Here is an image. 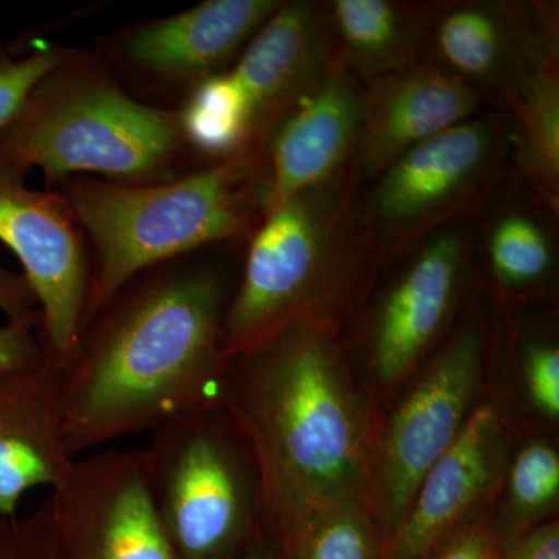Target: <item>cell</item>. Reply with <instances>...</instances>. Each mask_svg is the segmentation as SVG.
<instances>
[{
    "label": "cell",
    "instance_id": "cell-1",
    "mask_svg": "<svg viewBox=\"0 0 559 559\" xmlns=\"http://www.w3.org/2000/svg\"><path fill=\"white\" fill-rule=\"evenodd\" d=\"M193 255L142 272L84 326L62 371V430L73 459L224 406L223 325L237 283Z\"/></svg>",
    "mask_w": 559,
    "mask_h": 559
},
{
    "label": "cell",
    "instance_id": "cell-2",
    "mask_svg": "<svg viewBox=\"0 0 559 559\" xmlns=\"http://www.w3.org/2000/svg\"><path fill=\"white\" fill-rule=\"evenodd\" d=\"M224 407L255 460L277 546L320 511L366 500L380 404L340 334L293 326L234 356Z\"/></svg>",
    "mask_w": 559,
    "mask_h": 559
},
{
    "label": "cell",
    "instance_id": "cell-3",
    "mask_svg": "<svg viewBox=\"0 0 559 559\" xmlns=\"http://www.w3.org/2000/svg\"><path fill=\"white\" fill-rule=\"evenodd\" d=\"M358 186L345 170L264 213L224 316L229 359L293 326L340 334L382 255Z\"/></svg>",
    "mask_w": 559,
    "mask_h": 559
},
{
    "label": "cell",
    "instance_id": "cell-4",
    "mask_svg": "<svg viewBox=\"0 0 559 559\" xmlns=\"http://www.w3.org/2000/svg\"><path fill=\"white\" fill-rule=\"evenodd\" d=\"M259 168L260 153L245 151L165 182H68L61 194L94 253L83 329L142 272L242 237L261 212Z\"/></svg>",
    "mask_w": 559,
    "mask_h": 559
},
{
    "label": "cell",
    "instance_id": "cell-5",
    "mask_svg": "<svg viewBox=\"0 0 559 559\" xmlns=\"http://www.w3.org/2000/svg\"><path fill=\"white\" fill-rule=\"evenodd\" d=\"M186 145L179 109L135 100L91 57L70 51L0 131V165L47 183L95 173L128 186L165 182Z\"/></svg>",
    "mask_w": 559,
    "mask_h": 559
},
{
    "label": "cell",
    "instance_id": "cell-6",
    "mask_svg": "<svg viewBox=\"0 0 559 559\" xmlns=\"http://www.w3.org/2000/svg\"><path fill=\"white\" fill-rule=\"evenodd\" d=\"M178 559H240L264 533L259 471L226 407L173 418L140 450Z\"/></svg>",
    "mask_w": 559,
    "mask_h": 559
},
{
    "label": "cell",
    "instance_id": "cell-7",
    "mask_svg": "<svg viewBox=\"0 0 559 559\" xmlns=\"http://www.w3.org/2000/svg\"><path fill=\"white\" fill-rule=\"evenodd\" d=\"M487 367V320L476 301L381 415L366 503L382 535L399 524L419 481L479 406Z\"/></svg>",
    "mask_w": 559,
    "mask_h": 559
},
{
    "label": "cell",
    "instance_id": "cell-8",
    "mask_svg": "<svg viewBox=\"0 0 559 559\" xmlns=\"http://www.w3.org/2000/svg\"><path fill=\"white\" fill-rule=\"evenodd\" d=\"M510 148V124L477 114L401 154L362 204L381 248L401 250L476 209L502 179Z\"/></svg>",
    "mask_w": 559,
    "mask_h": 559
},
{
    "label": "cell",
    "instance_id": "cell-9",
    "mask_svg": "<svg viewBox=\"0 0 559 559\" xmlns=\"http://www.w3.org/2000/svg\"><path fill=\"white\" fill-rule=\"evenodd\" d=\"M469 234L447 224L406 260L371 301L362 378L378 404L395 400L451 329L466 288Z\"/></svg>",
    "mask_w": 559,
    "mask_h": 559
},
{
    "label": "cell",
    "instance_id": "cell-10",
    "mask_svg": "<svg viewBox=\"0 0 559 559\" xmlns=\"http://www.w3.org/2000/svg\"><path fill=\"white\" fill-rule=\"evenodd\" d=\"M24 178L0 165V241L21 260L39 305L36 334L51 366L64 371L83 333L91 257L66 198L31 190Z\"/></svg>",
    "mask_w": 559,
    "mask_h": 559
},
{
    "label": "cell",
    "instance_id": "cell-11",
    "mask_svg": "<svg viewBox=\"0 0 559 559\" xmlns=\"http://www.w3.org/2000/svg\"><path fill=\"white\" fill-rule=\"evenodd\" d=\"M49 506L64 559H178L151 500L140 450L75 459Z\"/></svg>",
    "mask_w": 559,
    "mask_h": 559
},
{
    "label": "cell",
    "instance_id": "cell-12",
    "mask_svg": "<svg viewBox=\"0 0 559 559\" xmlns=\"http://www.w3.org/2000/svg\"><path fill=\"white\" fill-rule=\"evenodd\" d=\"M421 13L432 60L503 108L536 69L558 58L557 20L538 3L455 2Z\"/></svg>",
    "mask_w": 559,
    "mask_h": 559
},
{
    "label": "cell",
    "instance_id": "cell-13",
    "mask_svg": "<svg viewBox=\"0 0 559 559\" xmlns=\"http://www.w3.org/2000/svg\"><path fill=\"white\" fill-rule=\"evenodd\" d=\"M513 433L480 401L454 444L425 474L409 507L382 543V559H425L463 525L495 507L513 452Z\"/></svg>",
    "mask_w": 559,
    "mask_h": 559
},
{
    "label": "cell",
    "instance_id": "cell-14",
    "mask_svg": "<svg viewBox=\"0 0 559 559\" xmlns=\"http://www.w3.org/2000/svg\"><path fill=\"white\" fill-rule=\"evenodd\" d=\"M362 110V84L334 64L280 116L260 148L261 215L348 170Z\"/></svg>",
    "mask_w": 559,
    "mask_h": 559
},
{
    "label": "cell",
    "instance_id": "cell-15",
    "mask_svg": "<svg viewBox=\"0 0 559 559\" xmlns=\"http://www.w3.org/2000/svg\"><path fill=\"white\" fill-rule=\"evenodd\" d=\"M480 103L476 91L432 58L364 84L349 175L358 183L377 179L407 150L477 116Z\"/></svg>",
    "mask_w": 559,
    "mask_h": 559
},
{
    "label": "cell",
    "instance_id": "cell-16",
    "mask_svg": "<svg viewBox=\"0 0 559 559\" xmlns=\"http://www.w3.org/2000/svg\"><path fill=\"white\" fill-rule=\"evenodd\" d=\"M334 53L329 5L280 3L230 70L248 105L250 150L260 151L280 116L336 64Z\"/></svg>",
    "mask_w": 559,
    "mask_h": 559
},
{
    "label": "cell",
    "instance_id": "cell-17",
    "mask_svg": "<svg viewBox=\"0 0 559 559\" xmlns=\"http://www.w3.org/2000/svg\"><path fill=\"white\" fill-rule=\"evenodd\" d=\"M277 0H207L143 22L128 32L121 55L150 79L190 91L223 68L278 9Z\"/></svg>",
    "mask_w": 559,
    "mask_h": 559
},
{
    "label": "cell",
    "instance_id": "cell-18",
    "mask_svg": "<svg viewBox=\"0 0 559 559\" xmlns=\"http://www.w3.org/2000/svg\"><path fill=\"white\" fill-rule=\"evenodd\" d=\"M62 371L51 364L0 374V518L36 487H60L75 459L62 430Z\"/></svg>",
    "mask_w": 559,
    "mask_h": 559
},
{
    "label": "cell",
    "instance_id": "cell-19",
    "mask_svg": "<svg viewBox=\"0 0 559 559\" xmlns=\"http://www.w3.org/2000/svg\"><path fill=\"white\" fill-rule=\"evenodd\" d=\"M326 5L334 60L362 86L417 64L429 50L421 10L390 0H334Z\"/></svg>",
    "mask_w": 559,
    "mask_h": 559
},
{
    "label": "cell",
    "instance_id": "cell-20",
    "mask_svg": "<svg viewBox=\"0 0 559 559\" xmlns=\"http://www.w3.org/2000/svg\"><path fill=\"white\" fill-rule=\"evenodd\" d=\"M513 436H551L559 425V344L554 330L530 323L511 330L489 399Z\"/></svg>",
    "mask_w": 559,
    "mask_h": 559
},
{
    "label": "cell",
    "instance_id": "cell-21",
    "mask_svg": "<svg viewBox=\"0 0 559 559\" xmlns=\"http://www.w3.org/2000/svg\"><path fill=\"white\" fill-rule=\"evenodd\" d=\"M510 130L514 164L521 175L557 209L559 197L558 58L544 62L514 98Z\"/></svg>",
    "mask_w": 559,
    "mask_h": 559
},
{
    "label": "cell",
    "instance_id": "cell-22",
    "mask_svg": "<svg viewBox=\"0 0 559 559\" xmlns=\"http://www.w3.org/2000/svg\"><path fill=\"white\" fill-rule=\"evenodd\" d=\"M559 507V451L554 436L525 437L513 448L491 510L500 544L554 521Z\"/></svg>",
    "mask_w": 559,
    "mask_h": 559
},
{
    "label": "cell",
    "instance_id": "cell-23",
    "mask_svg": "<svg viewBox=\"0 0 559 559\" xmlns=\"http://www.w3.org/2000/svg\"><path fill=\"white\" fill-rule=\"evenodd\" d=\"M487 252L492 283L506 299L540 296L554 282L549 235L527 212L509 210L498 216L489 231Z\"/></svg>",
    "mask_w": 559,
    "mask_h": 559
},
{
    "label": "cell",
    "instance_id": "cell-24",
    "mask_svg": "<svg viewBox=\"0 0 559 559\" xmlns=\"http://www.w3.org/2000/svg\"><path fill=\"white\" fill-rule=\"evenodd\" d=\"M180 130L186 145L216 162L250 150V121L245 95L230 72L200 81L183 103Z\"/></svg>",
    "mask_w": 559,
    "mask_h": 559
},
{
    "label": "cell",
    "instance_id": "cell-25",
    "mask_svg": "<svg viewBox=\"0 0 559 559\" xmlns=\"http://www.w3.org/2000/svg\"><path fill=\"white\" fill-rule=\"evenodd\" d=\"M380 525L366 500L320 511L280 544L285 559H382Z\"/></svg>",
    "mask_w": 559,
    "mask_h": 559
},
{
    "label": "cell",
    "instance_id": "cell-26",
    "mask_svg": "<svg viewBox=\"0 0 559 559\" xmlns=\"http://www.w3.org/2000/svg\"><path fill=\"white\" fill-rule=\"evenodd\" d=\"M70 49L38 44L22 57L0 47V131L13 120L33 87L70 55Z\"/></svg>",
    "mask_w": 559,
    "mask_h": 559
},
{
    "label": "cell",
    "instance_id": "cell-27",
    "mask_svg": "<svg viewBox=\"0 0 559 559\" xmlns=\"http://www.w3.org/2000/svg\"><path fill=\"white\" fill-rule=\"evenodd\" d=\"M0 559H64L57 528L46 511L0 518Z\"/></svg>",
    "mask_w": 559,
    "mask_h": 559
},
{
    "label": "cell",
    "instance_id": "cell-28",
    "mask_svg": "<svg viewBox=\"0 0 559 559\" xmlns=\"http://www.w3.org/2000/svg\"><path fill=\"white\" fill-rule=\"evenodd\" d=\"M500 554L502 544L488 511L441 540L425 559H500Z\"/></svg>",
    "mask_w": 559,
    "mask_h": 559
},
{
    "label": "cell",
    "instance_id": "cell-29",
    "mask_svg": "<svg viewBox=\"0 0 559 559\" xmlns=\"http://www.w3.org/2000/svg\"><path fill=\"white\" fill-rule=\"evenodd\" d=\"M50 364L35 330L7 323L0 329V374Z\"/></svg>",
    "mask_w": 559,
    "mask_h": 559
},
{
    "label": "cell",
    "instance_id": "cell-30",
    "mask_svg": "<svg viewBox=\"0 0 559 559\" xmlns=\"http://www.w3.org/2000/svg\"><path fill=\"white\" fill-rule=\"evenodd\" d=\"M0 311L11 325L38 330L40 312L35 293L22 274L0 267Z\"/></svg>",
    "mask_w": 559,
    "mask_h": 559
},
{
    "label": "cell",
    "instance_id": "cell-31",
    "mask_svg": "<svg viewBox=\"0 0 559 559\" xmlns=\"http://www.w3.org/2000/svg\"><path fill=\"white\" fill-rule=\"evenodd\" d=\"M500 559H559V522H546L502 547Z\"/></svg>",
    "mask_w": 559,
    "mask_h": 559
},
{
    "label": "cell",
    "instance_id": "cell-32",
    "mask_svg": "<svg viewBox=\"0 0 559 559\" xmlns=\"http://www.w3.org/2000/svg\"><path fill=\"white\" fill-rule=\"evenodd\" d=\"M240 559H274V557L263 544H259V546L252 547L248 554L242 555Z\"/></svg>",
    "mask_w": 559,
    "mask_h": 559
}]
</instances>
